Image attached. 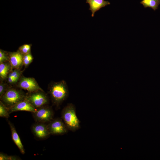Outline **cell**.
<instances>
[{
  "mask_svg": "<svg viewBox=\"0 0 160 160\" xmlns=\"http://www.w3.org/2000/svg\"><path fill=\"white\" fill-rule=\"evenodd\" d=\"M48 88L52 102L57 107L59 106L68 96V87L64 80L51 82Z\"/></svg>",
  "mask_w": 160,
  "mask_h": 160,
  "instance_id": "obj_1",
  "label": "cell"
},
{
  "mask_svg": "<svg viewBox=\"0 0 160 160\" xmlns=\"http://www.w3.org/2000/svg\"><path fill=\"white\" fill-rule=\"evenodd\" d=\"M61 118L68 130L74 132L80 127V121L76 112V108L72 103L68 104L63 109Z\"/></svg>",
  "mask_w": 160,
  "mask_h": 160,
  "instance_id": "obj_2",
  "label": "cell"
},
{
  "mask_svg": "<svg viewBox=\"0 0 160 160\" xmlns=\"http://www.w3.org/2000/svg\"><path fill=\"white\" fill-rule=\"evenodd\" d=\"M27 94L21 89L10 87L0 97L1 101L8 108L26 98Z\"/></svg>",
  "mask_w": 160,
  "mask_h": 160,
  "instance_id": "obj_3",
  "label": "cell"
},
{
  "mask_svg": "<svg viewBox=\"0 0 160 160\" xmlns=\"http://www.w3.org/2000/svg\"><path fill=\"white\" fill-rule=\"evenodd\" d=\"M26 99L36 109L47 105L49 102L47 95L42 90L29 92Z\"/></svg>",
  "mask_w": 160,
  "mask_h": 160,
  "instance_id": "obj_4",
  "label": "cell"
},
{
  "mask_svg": "<svg viewBox=\"0 0 160 160\" xmlns=\"http://www.w3.org/2000/svg\"><path fill=\"white\" fill-rule=\"evenodd\" d=\"M32 114L36 122L44 123L51 121L54 114L52 108L47 105L36 109Z\"/></svg>",
  "mask_w": 160,
  "mask_h": 160,
  "instance_id": "obj_5",
  "label": "cell"
},
{
  "mask_svg": "<svg viewBox=\"0 0 160 160\" xmlns=\"http://www.w3.org/2000/svg\"><path fill=\"white\" fill-rule=\"evenodd\" d=\"M18 87L31 92L39 90H43L33 77H27L22 76L16 84Z\"/></svg>",
  "mask_w": 160,
  "mask_h": 160,
  "instance_id": "obj_6",
  "label": "cell"
},
{
  "mask_svg": "<svg viewBox=\"0 0 160 160\" xmlns=\"http://www.w3.org/2000/svg\"><path fill=\"white\" fill-rule=\"evenodd\" d=\"M47 125L52 135H63L66 133L68 130L62 119L60 118L52 119Z\"/></svg>",
  "mask_w": 160,
  "mask_h": 160,
  "instance_id": "obj_7",
  "label": "cell"
},
{
  "mask_svg": "<svg viewBox=\"0 0 160 160\" xmlns=\"http://www.w3.org/2000/svg\"><path fill=\"white\" fill-rule=\"evenodd\" d=\"M45 123L37 122L32 127V130L34 135L40 139H44L48 137L50 134L47 125Z\"/></svg>",
  "mask_w": 160,
  "mask_h": 160,
  "instance_id": "obj_8",
  "label": "cell"
},
{
  "mask_svg": "<svg viewBox=\"0 0 160 160\" xmlns=\"http://www.w3.org/2000/svg\"><path fill=\"white\" fill-rule=\"evenodd\" d=\"M9 62L12 69H20L23 64V55L18 50L16 52H9Z\"/></svg>",
  "mask_w": 160,
  "mask_h": 160,
  "instance_id": "obj_9",
  "label": "cell"
},
{
  "mask_svg": "<svg viewBox=\"0 0 160 160\" xmlns=\"http://www.w3.org/2000/svg\"><path fill=\"white\" fill-rule=\"evenodd\" d=\"M9 109L10 113L18 111H26L32 113L36 109L26 98Z\"/></svg>",
  "mask_w": 160,
  "mask_h": 160,
  "instance_id": "obj_10",
  "label": "cell"
},
{
  "mask_svg": "<svg viewBox=\"0 0 160 160\" xmlns=\"http://www.w3.org/2000/svg\"><path fill=\"white\" fill-rule=\"evenodd\" d=\"M86 2L89 5V9L92 12V17L94 16L96 12L110 4L109 1L105 0H86Z\"/></svg>",
  "mask_w": 160,
  "mask_h": 160,
  "instance_id": "obj_11",
  "label": "cell"
},
{
  "mask_svg": "<svg viewBox=\"0 0 160 160\" xmlns=\"http://www.w3.org/2000/svg\"><path fill=\"white\" fill-rule=\"evenodd\" d=\"M8 123L10 128L13 141L18 148L20 152L22 154H24L25 153V151L24 147L14 126L9 121L8 122Z\"/></svg>",
  "mask_w": 160,
  "mask_h": 160,
  "instance_id": "obj_12",
  "label": "cell"
},
{
  "mask_svg": "<svg viewBox=\"0 0 160 160\" xmlns=\"http://www.w3.org/2000/svg\"><path fill=\"white\" fill-rule=\"evenodd\" d=\"M12 69L9 62L0 63V81H4L7 79L9 72Z\"/></svg>",
  "mask_w": 160,
  "mask_h": 160,
  "instance_id": "obj_13",
  "label": "cell"
},
{
  "mask_svg": "<svg viewBox=\"0 0 160 160\" xmlns=\"http://www.w3.org/2000/svg\"><path fill=\"white\" fill-rule=\"evenodd\" d=\"M140 3L145 8L151 7L155 11L160 4V0H142Z\"/></svg>",
  "mask_w": 160,
  "mask_h": 160,
  "instance_id": "obj_14",
  "label": "cell"
},
{
  "mask_svg": "<svg viewBox=\"0 0 160 160\" xmlns=\"http://www.w3.org/2000/svg\"><path fill=\"white\" fill-rule=\"evenodd\" d=\"M9 109L1 100L0 101V116L8 118L9 116Z\"/></svg>",
  "mask_w": 160,
  "mask_h": 160,
  "instance_id": "obj_15",
  "label": "cell"
},
{
  "mask_svg": "<svg viewBox=\"0 0 160 160\" xmlns=\"http://www.w3.org/2000/svg\"><path fill=\"white\" fill-rule=\"evenodd\" d=\"M33 57L31 53L23 56V64L25 68L27 67L33 61Z\"/></svg>",
  "mask_w": 160,
  "mask_h": 160,
  "instance_id": "obj_16",
  "label": "cell"
},
{
  "mask_svg": "<svg viewBox=\"0 0 160 160\" xmlns=\"http://www.w3.org/2000/svg\"><path fill=\"white\" fill-rule=\"evenodd\" d=\"M31 45L29 44H24L20 46L18 51L23 55L31 53Z\"/></svg>",
  "mask_w": 160,
  "mask_h": 160,
  "instance_id": "obj_17",
  "label": "cell"
},
{
  "mask_svg": "<svg viewBox=\"0 0 160 160\" xmlns=\"http://www.w3.org/2000/svg\"><path fill=\"white\" fill-rule=\"evenodd\" d=\"M9 58L8 52L0 49V63L9 61Z\"/></svg>",
  "mask_w": 160,
  "mask_h": 160,
  "instance_id": "obj_18",
  "label": "cell"
},
{
  "mask_svg": "<svg viewBox=\"0 0 160 160\" xmlns=\"http://www.w3.org/2000/svg\"><path fill=\"white\" fill-rule=\"evenodd\" d=\"M7 83L1 81L0 83V97L10 87Z\"/></svg>",
  "mask_w": 160,
  "mask_h": 160,
  "instance_id": "obj_19",
  "label": "cell"
},
{
  "mask_svg": "<svg viewBox=\"0 0 160 160\" xmlns=\"http://www.w3.org/2000/svg\"><path fill=\"white\" fill-rule=\"evenodd\" d=\"M18 158L16 156H9L6 154L0 153V160H17Z\"/></svg>",
  "mask_w": 160,
  "mask_h": 160,
  "instance_id": "obj_20",
  "label": "cell"
}]
</instances>
